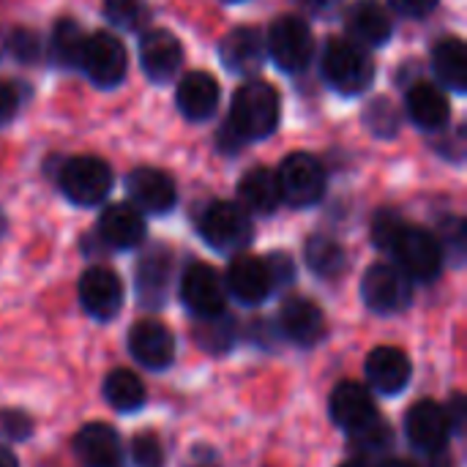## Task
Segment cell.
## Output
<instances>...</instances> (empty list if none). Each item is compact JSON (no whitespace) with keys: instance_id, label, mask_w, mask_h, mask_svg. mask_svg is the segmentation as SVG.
<instances>
[{"instance_id":"1","label":"cell","mask_w":467,"mask_h":467,"mask_svg":"<svg viewBox=\"0 0 467 467\" xmlns=\"http://www.w3.org/2000/svg\"><path fill=\"white\" fill-rule=\"evenodd\" d=\"M279 115H282V101L276 88L265 79H249L233 96L227 126L241 142H254L276 131Z\"/></svg>"},{"instance_id":"2","label":"cell","mask_w":467,"mask_h":467,"mask_svg":"<svg viewBox=\"0 0 467 467\" xmlns=\"http://www.w3.org/2000/svg\"><path fill=\"white\" fill-rule=\"evenodd\" d=\"M323 77L334 90L358 96L375 82V60L353 38H331L323 52Z\"/></svg>"},{"instance_id":"3","label":"cell","mask_w":467,"mask_h":467,"mask_svg":"<svg viewBox=\"0 0 467 467\" xmlns=\"http://www.w3.org/2000/svg\"><path fill=\"white\" fill-rule=\"evenodd\" d=\"M197 230L202 241L222 254H238L254 238L252 216L238 202H224V200H216L202 211Z\"/></svg>"},{"instance_id":"4","label":"cell","mask_w":467,"mask_h":467,"mask_svg":"<svg viewBox=\"0 0 467 467\" xmlns=\"http://www.w3.org/2000/svg\"><path fill=\"white\" fill-rule=\"evenodd\" d=\"M397 260V268L410 279V282H435L443 271V246L441 241L424 230V227H413L405 224L400 230V235L394 238L391 249H389Z\"/></svg>"},{"instance_id":"5","label":"cell","mask_w":467,"mask_h":467,"mask_svg":"<svg viewBox=\"0 0 467 467\" xmlns=\"http://www.w3.org/2000/svg\"><path fill=\"white\" fill-rule=\"evenodd\" d=\"M265 49L285 74L306 71L315 57V36L309 22L296 14L279 16L265 33Z\"/></svg>"},{"instance_id":"6","label":"cell","mask_w":467,"mask_h":467,"mask_svg":"<svg viewBox=\"0 0 467 467\" xmlns=\"http://www.w3.org/2000/svg\"><path fill=\"white\" fill-rule=\"evenodd\" d=\"M63 194L82 208H93L104 202L112 192V170L104 159L96 156H74L66 159L57 172Z\"/></svg>"},{"instance_id":"7","label":"cell","mask_w":467,"mask_h":467,"mask_svg":"<svg viewBox=\"0 0 467 467\" xmlns=\"http://www.w3.org/2000/svg\"><path fill=\"white\" fill-rule=\"evenodd\" d=\"M282 202L293 208H309L323 200L328 178L323 164L312 153H290L276 170Z\"/></svg>"},{"instance_id":"8","label":"cell","mask_w":467,"mask_h":467,"mask_svg":"<svg viewBox=\"0 0 467 467\" xmlns=\"http://www.w3.org/2000/svg\"><path fill=\"white\" fill-rule=\"evenodd\" d=\"M126 66H129L126 47L120 44L118 36L99 30L85 38L79 68L88 74V79L96 88H118L126 77Z\"/></svg>"},{"instance_id":"9","label":"cell","mask_w":467,"mask_h":467,"mask_svg":"<svg viewBox=\"0 0 467 467\" xmlns=\"http://www.w3.org/2000/svg\"><path fill=\"white\" fill-rule=\"evenodd\" d=\"M361 298L378 315H397L413 301V282L389 263H378L367 268L361 279Z\"/></svg>"},{"instance_id":"10","label":"cell","mask_w":467,"mask_h":467,"mask_svg":"<svg viewBox=\"0 0 467 467\" xmlns=\"http://www.w3.org/2000/svg\"><path fill=\"white\" fill-rule=\"evenodd\" d=\"M181 301L194 317L222 315L227 306V287L216 268L205 263H192L181 276Z\"/></svg>"},{"instance_id":"11","label":"cell","mask_w":467,"mask_h":467,"mask_svg":"<svg viewBox=\"0 0 467 467\" xmlns=\"http://www.w3.org/2000/svg\"><path fill=\"white\" fill-rule=\"evenodd\" d=\"M126 194L134 208H140L142 213H156V216L170 213L178 202L175 181L156 167L131 170L126 178Z\"/></svg>"},{"instance_id":"12","label":"cell","mask_w":467,"mask_h":467,"mask_svg":"<svg viewBox=\"0 0 467 467\" xmlns=\"http://www.w3.org/2000/svg\"><path fill=\"white\" fill-rule=\"evenodd\" d=\"M77 293L82 309L96 320H112L123 306V282L104 265L88 268L77 285Z\"/></svg>"},{"instance_id":"13","label":"cell","mask_w":467,"mask_h":467,"mask_svg":"<svg viewBox=\"0 0 467 467\" xmlns=\"http://www.w3.org/2000/svg\"><path fill=\"white\" fill-rule=\"evenodd\" d=\"M405 435H408L410 446L424 451V454L441 451L451 435L449 416H446L443 405H438L435 400L416 402L405 416Z\"/></svg>"},{"instance_id":"14","label":"cell","mask_w":467,"mask_h":467,"mask_svg":"<svg viewBox=\"0 0 467 467\" xmlns=\"http://www.w3.org/2000/svg\"><path fill=\"white\" fill-rule=\"evenodd\" d=\"M129 353L148 369H167L175 361V337L159 320H140L129 331Z\"/></svg>"},{"instance_id":"15","label":"cell","mask_w":467,"mask_h":467,"mask_svg":"<svg viewBox=\"0 0 467 467\" xmlns=\"http://www.w3.org/2000/svg\"><path fill=\"white\" fill-rule=\"evenodd\" d=\"M183 49L181 41L161 27L145 30L140 38V66L153 82H167L181 71Z\"/></svg>"},{"instance_id":"16","label":"cell","mask_w":467,"mask_h":467,"mask_svg":"<svg viewBox=\"0 0 467 467\" xmlns=\"http://www.w3.org/2000/svg\"><path fill=\"white\" fill-rule=\"evenodd\" d=\"M279 326H282V334L298 348H315L326 337L323 309L304 296H293L282 304Z\"/></svg>"},{"instance_id":"17","label":"cell","mask_w":467,"mask_h":467,"mask_svg":"<svg viewBox=\"0 0 467 467\" xmlns=\"http://www.w3.org/2000/svg\"><path fill=\"white\" fill-rule=\"evenodd\" d=\"M328 410H331V421L337 427H342L348 435L356 432V430H361L372 419H378L375 400H372L369 389L361 386V383H356V380H345V383H339L331 391Z\"/></svg>"},{"instance_id":"18","label":"cell","mask_w":467,"mask_h":467,"mask_svg":"<svg viewBox=\"0 0 467 467\" xmlns=\"http://www.w3.org/2000/svg\"><path fill=\"white\" fill-rule=\"evenodd\" d=\"M224 287L230 290L233 298H238L246 306H257L263 304L274 285H271V274L265 268V260L254 257V254H238L230 268H227V282Z\"/></svg>"},{"instance_id":"19","label":"cell","mask_w":467,"mask_h":467,"mask_svg":"<svg viewBox=\"0 0 467 467\" xmlns=\"http://www.w3.org/2000/svg\"><path fill=\"white\" fill-rule=\"evenodd\" d=\"M172 279V254L164 246H150L137 263V298L145 309H159L167 301Z\"/></svg>"},{"instance_id":"20","label":"cell","mask_w":467,"mask_h":467,"mask_svg":"<svg viewBox=\"0 0 467 467\" xmlns=\"http://www.w3.org/2000/svg\"><path fill=\"white\" fill-rule=\"evenodd\" d=\"M367 380L372 383L375 391L386 394V397H394V394H402L413 378V367H410V358L400 350V348H375L369 356H367Z\"/></svg>"},{"instance_id":"21","label":"cell","mask_w":467,"mask_h":467,"mask_svg":"<svg viewBox=\"0 0 467 467\" xmlns=\"http://www.w3.org/2000/svg\"><path fill=\"white\" fill-rule=\"evenodd\" d=\"M219 57L235 74H254L268 57L265 36L257 27H235L222 38Z\"/></svg>"},{"instance_id":"22","label":"cell","mask_w":467,"mask_h":467,"mask_svg":"<svg viewBox=\"0 0 467 467\" xmlns=\"http://www.w3.org/2000/svg\"><path fill=\"white\" fill-rule=\"evenodd\" d=\"M99 238L112 249H134L145 241V213L131 202L109 205L99 219Z\"/></svg>"},{"instance_id":"23","label":"cell","mask_w":467,"mask_h":467,"mask_svg":"<svg viewBox=\"0 0 467 467\" xmlns=\"http://www.w3.org/2000/svg\"><path fill=\"white\" fill-rule=\"evenodd\" d=\"M219 82L205 74V71H189L181 82H178V90H175V101H178V109L186 120H208L216 107H219Z\"/></svg>"},{"instance_id":"24","label":"cell","mask_w":467,"mask_h":467,"mask_svg":"<svg viewBox=\"0 0 467 467\" xmlns=\"http://www.w3.org/2000/svg\"><path fill=\"white\" fill-rule=\"evenodd\" d=\"M345 27L350 38L361 47H383L394 33L389 11L378 0L353 3L345 14Z\"/></svg>"},{"instance_id":"25","label":"cell","mask_w":467,"mask_h":467,"mask_svg":"<svg viewBox=\"0 0 467 467\" xmlns=\"http://www.w3.org/2000/svg\"><path fill=\"white\" fill-rule=\"evenodd\" d=\"M71 446L85 467H120V438L109 424H85Z\"/></svg>"},{"instance_id":"26","label":"cell","mask_w":467,"mask_h":467,"mask_svg":"<svg viewBox=\"0 0 467 467\" xmlns=\"http://www.w3.org/2000/svg\"><path fill=\"white\" fill-rule=\"evenodd\" d=\"M405 109L421 131H441L451 118L446 90L432 82H416L405 96Z\"/></svg>"},{"instance_id":"27","label":"cell","mask_w":467,"mask_h":467,"mask_svg":"<svg viewBox=\"0 0 467 467\" xmlns=\"http://www.w3.org/2000/svg\"><path fill=\"white\" fill-rule=\"evenodd\" d=\"M238 205L249 216H271L282 205L276 172L268 167H252L238 183Z\"/></svg>"},{"instance_id":"28","label":"cell","mask_w":467,"mask_h":467,"mask_svg":"<svg viewBox=\"0 0 467 467\" xmlns=\"http://www.w3.org/2000/svg\"><path fill=\"white\" fill-rule=\"evenodd\" d=\"M432 68L446 90L465 93L467 90V49L465 41L457 36H446L432 49Z\"/></svg>"},{"instance_id":"29","label":"cell","mask_w":467,"mask_h":467,"mask_svg":"<svg viewBox=\"0 0 467 467\" xmlns=\"http://www.w3.org/2000/svg\"><path fill=\"white\" fill-rule=\"evenodd\" d=\"M104 400L118 413H134L145 405V386L129 369H112L104 380Z\"/></svg>"},{"instance_id":"30","label":"cell","mask_w":467,"mask_h":467,"mask_svg":"<svg viewBox=\"0 0 467 467\" xmlns=\"http://www.w3.org/2000/svg\"><path fill=\"white\" fill-rule=\"evenodd\" d=\"M85 33L74 19H60L52 27L49 36V57L55 66L60 68H79V57H82V47H85Z\"/></svg>"},{"instance_id":"31","label":"cell","mask_w":467,"mask_h":467,"mask_svg":"<svg viewBox=\"0 0 467 467\" xmlns=\"http://www.w3.org/2000/svg\"><path fill=\"white\" fill-rule=\"evenodd\" d=\"M306 265L323 279H337L348 268V254L339 241L328 235H312L306 241Z\"/></svg>"},{"instance_id":"32","label":"cell","mask_w":467,"mask_h":467,"mask_svg":"<svg viewBox=\"0 0 467 467\" xmlns=\"http://www.w3.org/2000/svg\"><path fill=\"white\" fill-rule=\"evenodd\" d=\"M194 342L208 353H224L235 345V320L230 315H211L197 317L194 326Z\"/></svg>"},{"instance_id":"33","label":"cell","mask_w":467,"mask_h":467,"mask_svg":"<svg viewBox=\"0 0 467 467\" xmlns=\"http://www.w3.org/2000/svg\"><path fill=\"white\" fill-rule=\"evenodd\" d=\"M350 443H353V449L358 451L361 460H369V457L386 454V451L394 446V432H391V427L378 416V419H372L369 424H364L361 430L350 432Z\"/></svg>"},{"instance_id":"34","label":"cell","mask_w":467,"mask_h":467,"mask_svg":"<svg viewBox=\"0 0 467 467\" xmlns=\"http://www.w3.org/2000/svg\"><path fill=\"white\" fill-rule=\"evenodd\" d=\"M104 16L123 30H140L150 11L145 5V0H104Z\"/></svg>"},{"instance_id":"35","label":"cell","mask_w":467,"mask_h":467,"mask_svg":"<svg viewBox=\"0 0 467 467\" xmlns=\"http://www.w3.org/2000/svg\"><path fill=\"white\" fill-rule=\"evenodd\" d=\"M367 126L378 137H391L400 129V109L389 99H375L367 107Z\"/></svg>"},{"instance_id":"36","label":"cell","mask_w":467,"mask_h":467,"mask_svg":"<svg viewBox=\"0 0 467 467\" xmlns=\"http://www.w3.org/2000/svg\"><path fill=\"white\" fill-rule=\"evenodd\" d=\"M405 224H408V222H405L397 211H391V208L378 211L375 219H372V244H375L378 249L389 252L391 244H394V238L400 235V230H402Z\"/></svg>"},{"instance_id":"37","label":"cell","mask_w":467,"mask_h":467,"mask_svg":"<svg viewBox=\"0 0 467 467\" xmlns=\"http://www.w3.org/2000/svg\"><path fill=\"white\" fill-rule=\"evenodd\" d=\"M131 460L137 467H161L164 465V449L153 432H142L131 441Z\"/></svg>"},{"instance_id":"38","label":"cell","mask_w":467,"mask_h":467,"mask_svg":"<svg viewBox=\"0 0 467 467\" xmlns=\"http://www.w3.org/2000/svg\"><path fill=\"white\" fill-rule=\"evenodd\" d=\"M8 52L22 60V63H33L41 57V41L33 30H25V27H16L11 36H8Z\"/></svg>"},{"instance_id":"39","label":"cell","mask_w":467,"mask_h":467,"mask_svg":"<svg viewBox=\"0 0 467 467\" xmlns=\"http://www.w3.org/2000/svg\"><path fill=\"white\" fill-rule=\"evenodd\" d=\"M33 432V421L22 410H3L0 413V435L8 441H25Z\"/></svg>"},{"instance_id":"40","label":"cell","mask_w":467,"mask_h":467,"mask_svg":"<svg viewBox=\"0 0 467 467\" xmlns=\"http://www.w3.org/2000/svg\"><path fill=\"white\" fill-rule=\"evenodd\" d=\"M265 268L271 274V285L274 287H287L293 285L296 279V263L285 254V252H274L268 260H265Z\"/></svg>"},{"instance_id":"41","label":"cell","mask_w":467,"mask_h":467,"mask_svg":"<svg viewBox=\"0 0 467 467\" xmlns=\"http://www.w3.org/2000/svg\"><path fill=\"white\" fill-rule=\"evenodd\" d=\"M19 101L22 99H19L16 85L8 82V79H0V126H5V123L14 120V115L19 109Z\"/></svg>"},{"instance_id":"42","label":"cell","mask_w":467,"mask_h":467,"mask_svg":"<svg viewBox=\"0 0 467 467\" xmlns=\"http://www.w3.org/2000/svg\"><path fill=\"white\" fill-rule=\"evenodd\" d=\"M389 3L397 14H402L408 19H421V16H430L441 0H389Z\"/></svg>"},{"instance_id":"43","label":"cell","mask_w":467,"mask_h":467,"mask_svg":"<svg viewBox=\"0 0 467 467\" xmlns=\"http://www.w3.org/2000/svg\"><path fill=\"white\" fill-rule=\"evenodd\" d=\"M443 238L446 241H441V246L446 244V252L454 249L457 260H462V252H465V224H462V219L443 222Z\"/></svg>"},{"instance_id":"44","label":"cell","mask_w":467,"mask_h":467,"mask_svg":"<svg viewBox=\"0 0 467 467\" xmlns=\"http://www.w3.org/2000/svg\"><path fill=\"white\" fill-rule=\"evenodd\" d=\"M446 416H449V427L457 430V432H462V427H465L467 421V405L462 394H454L451 397V405H446Z\"/></svg>"},{"instance_id":"45","label":"cell","mask_w":467,"mask_h":467,"mask_svg":"<svg viewBox=\"0 0 467 467\" xmlns=\"http://www.w3.org/2000/svg\"><path fill=\"white\" fill-rule=\"evenodd\" d=\"M306 14H312V16H328V14H334L337 8H339V3L342 0H296Z\"/></svg>"},{"instance_id":"46","label":"cell","mask_w":467,"mask_h":467,"mask_svg":"<svg viewBox=\"0 0 467 467\" xmlns=\"http://www.w3.org/2000/svg\"><path fill=\"white\" fill-rule=\"evenodd\" d=\"M0 467H19L14 451H8V449H3V446H0Z\"/></svg>"},{"instance_id":"47","label":"cell","mask_w":467,"mask_h":467,"mask_svg":"<svg viewBox=\"0 0 467 467\" xmlns=\"http://www.w3.org/2000/svg\"><path fill=\"white\" fill-rule=\"evenodd\" d=\"M339 467H372L369 465V460H361V457H356V460H348L345 465Z\"/></svg>"},{"instance_id":"48","label":"cell","mask_w":467,"mask_h":467,"mask_svg":"<svg viewBox=\"0 0 467 467\" xmlns=\"http://www.w3.org/2000/svg\"><path fill=\"white\" fill-rule=\"evenodd\" d=\"M378 467H413V465H408V462H402V460H389V462H380Z\"/></svg>"},{"instance_id":"49","label":"cell","mask_w":467,"mask_h":467,"mask_svg":"<svg viewBox=\"0 0 467 467\" xmlns=\"http://www.w3.org/2000/svg\"><path fill=\"white\" fill-rule=\"evenodd\" d=\"M3 230H5V216L0 213V233H3Z\"/></svg>"},{"instance_id":"50","label":"cell","mask_w":467,"mask_h":467,"mask_svg":"<svg viewBox=\"0 0 467 467\" xmlns=\"http://www.w3.org/2000/svg\"><path fill=\"white\" fill-rule=\"evenodd\" d=\"M230 3H238V0H230Z\"/></svg>"}]
</instances>
